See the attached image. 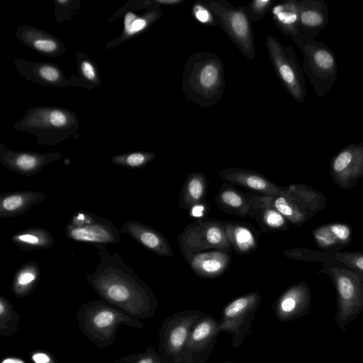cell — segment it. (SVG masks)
Returning a JSON list of instances; mask_svg holds the SVG:
<instances>
[{
    "instance_id": "4fadbf2b",
    "label": "cell",
    "mask_w": 363,
    "mask_h": 363,
    "mask_svg": "<svg viewBox=\"0 0 363 363\" xmlns=\"http://www.w3.org/2000/svg\"><path fill=\"white\" fill-rule=\"evenodd\" d=\"M12 62L18 74L26 80L38 83L42 86L67 87L69 86L83 87L88 86L78 76L72 74L68 79L61 68L56 64L48 62L30 61L23 58L12 57Z\"/></svg>"
},
{
    "instance_id": "5bb4252c",
    "label": "cell",
    "mask_w": 363,
    "mask_h": 363,
    "mask_svg": "<svg viewBox=\"0 0 363 363\" xmlns=\"http://www.w3.org/2000/svg\"><path fill=\"white\" fill-rule=\"evenodd\" d=\"M220 333L219 321L203 313L189 335L182 363H206Z\"/></svg>"
},
{
    "instance_id": "3957f363",
    "label": "cell",
    "mask_w": 363,
    "mask_h": 363,
    "mask_svg": "<svg viewBox=\"0 0 363 363\" xmlns=\"http://www.w3.org/2000/svg\"><path fill=\"white\" fill-rule=\"evenodd\" d=\"M79 119L71 110L60 106L29 108L13 125L18 131L37 138L36 144L52 146L67 139H79Z\"/></svg>"
},
{
    "instance_id": "ab89813d",
    "label": "cell",
    "mask_w": 363,
    "mask_h": 363,
    "mask_svg": "<svg viewBox=\"0 0 363 363\" xmlns=\"http://www.w3.org/2000/svg\"><path fill=\"white\" fill-rule=\"evenodd\" d=\"M315 238L317 242L323 247H330L338 242L329 226L317 230L315 233Z\"/></svg>"
},
{
    "instance_id": "44dd1931",
    "label": "cell",
    "mask_w": 363,
    "mask_h": 363,
    "mask_svg": "<svg viewBox=\"0 0 363 363\" xmlns=\"http://www.w3.org/2000/svg\"><path fill=\"white\" fill-rule=\"evenodd\" d=\"M125 233L150 251L165 257L173 256L169 240L159 230L138 221H127L121 225Z\"/></svg>"
},
{
    "instance_id": "836d02e7",
    "label": "cell",
    "mask_w": 363,
    "mask_h": 363,
    "mask_svg": "<svg viewBox=\"0 0 363 363\" xmlns=\"http://www.w3.org/2000/svg\"><path fill=\"white\" fill-rule=\"evenodd\" d=\"M155 157V153L152 152L135 151L114 155L111 158V162L123 167L136 169L145 167Z\"/></svg>"
},
{
    "instance_id": "f1b7e54d",
    "label": "cell",
    "mask_w": 363,
    "mask_h": 363,
    "mask_svg": "<svg viewBox=\"0 0 363 363\" xmlns=\"http://www.w3.org/2000/svg\"><path fill=\"white\" fill-rule=\"evenodd\" d=\"M11 241L23 252H30L52 247L55 240L46 229L31 227L13 234Z\"/></svg>"
},
{
    "instance_id": "d6a6232c",
    "label": "cell",
    "mask_w": 363,
    "mask_h": 363,
    "mask_svg": "<svg viewBox=\"0 0 363 363\" xmlns=\"http://www.w3.org/2000/svg\"><path fill=\"white\" fill-rule=\"evenodd\" d=\"M20 317L13 306L0 294V335L9 337L18 333Z\"/></svg>"
},
{
    "instance_id": "d6986e66",
    "label": "cell",
    "mask_w": 363,
    "mask_h": 363,
    "mask_svg": "<svg viewBox=\"0 0 363 363\" xmlns=\"http://www.w3.org/2000/svg\"><path fill=\"white\" fill-rule=\"evenodd\" d=\"M184 257L197 276L204 279H216L228 271L232 260V252L211 250Z\"/></svg>"
},
{
    "instance_id": "cb8c5ba5",
    "label": "cell",
    "mask_w": 363,
    "mask_h": 363,
    "mask_svg": "<svg viewBox=\"0 0 363 363\" xmlns=\"http://www.w3.org/2000/svg\"><path fill=\"white\" fill-rule=\"evenodd\" d=\"M218 208L240 217L248 216L253 201L250 193H244L233 184L224 182L214 199Z\"/></svg>"
},
{
    "instance_id": "f546056e",
    "label": "cell",
    "mask_w": 363,
    "mask_h": 363,
    "mask_svg": "<svg viewBox=\"0 0 363 363\" xmlns=\"http://www.w3.org/2000/svg\"><path fill=\"white\" fill-rule=\"evenodd\" d=\"M40 275L41 269L36 262L31 260L22 264L15 272L11 286L16 297L29 296L38 284Z\"/></svg>"
},
{
    "instance_id": "4dcf8cb0",
    "label": "cell",
    "mask_w": 363,
    "mask_h": 363,
    "mask_svg": "<svg viewBox=\"0 0 363 363\" xmlns=\"http://www.w3.org/2000/svg\"><path fill=\"white\" fill-rule=\"evenodd\" d=\"M269 205L279 212L287 220L298 225L304 221L303 208L284 191L279 194L267 196L261 194Z\"/></svg>"
},
{
    "instance_id": "30bf717a",
    "label": "cell",
    "mask_w": 363,
    "mask_h": 363,
    "mask_svg": "<svg viewBox=\"0 0 363 363\" xmlns=\"http://www.w3.org/2000/svg\"><path fill=\"white\" fill-rule=\"evenodd\" d=\"M184 257L211 250L233 252L223 221L206 219L187 225L178 235Z\"/></svg>"
},
{
    "instance_id": "8fae6325",
    "label": "cell",
    "mask_w": 363,
    "mask_h": 363,
    "mask_svg": "<svg viewBox=\"0 0 363 363\" xmlns=\"http://www.w3.org/2000/svg\"><path fill=\"white\" fill-rule=\"evenodd\" d=\"M121 233L111 220L84 211L74 212L65 229L69 240L96 247L118 243Z\"/></svg>"
},
{
    "instance_id": "1f68e13d",
    "label": "cell",
    "mask_w": 363,
    "mask_h": 363,
    "mask_svg": "<svg viewBox=\"0 0 363 363\" xmlns=\"http://www.w3.org/2000/svg\"><path fill=\"white\" fill-rule=\"evenodd\" d=\"M75 58L78 77L86 84L88 89L92 91L95 87H100L102 84V79L98 65L94 60L82 51L75 54Z\"/></svg>"
},
{
    "instance_id": "d4e9b609",
    "label": "cell",
    "mask_w": 363,
    "mask_h": 363,
    "mask_svg": "<svg viewBox=\"0 0 363 363\" xmlns=\"http://www.w3.org/2000/svg\"><path fill=\"white\" fill-rule=\"evenodd\" d=\"M250 194L253 203L248 216L258 223L263 233L285 230L288 228V220L265 201L261 194Z\"/></svg>"
},
{
    "instance_id": "484cf974",
    "label": "cell",
    "mask_w": 363,
    "mask_h": 363,
    "mask_svg": "<svg viewBox=\"0 0 363 363\" xmlns=\"http://www.w3.org/2000/svg\"><path fill=\"white\" fill-rule=\"evenodd\" d=\"M233 250L238 255H248L259 247L257 230L248 223L223 221Z\"/></svg>"
},
{
    "instance_id": "6da1fadb",
    "label": "cell",
    "mask_w": 363,
    "mask_h": 363,
    "mask_svg": "<svg viewBox=\"0 0 363 363\" xmlns=\"http://www.w3.org/2000/svg\"><path fill=\"white\" fill-rule=\"evenodd\" d=\"M100 262L86 279L99 297L127 314L145 319L155 315L158 301L133 268L106 246L96 247Z\"/></svg>"
},
{
    "instance_id": "8992f818",
    "label": "cell",
    "mask_w": 363,
    "mask_h": 363,
    "mask_svg": "<svg viewBox=\"0 0 363 363\" xmlns=\"http://www.w3.org/2000/svg\"><path fill=\"white\" fill-rule=\"evenodd\" d=\"M214 13L218 24L239 51L248 60H254L255 48L252 23L242 6L235 7L225 0H203Z\"/></svg>"
},
{
    "instance_id": "d590c367",
    "label": "cell",
    "mask_w": 363,
    "mask_h": 363,
    "mask_svg": "<svg viewBox=\"0 0 363 363\" xmlns=\"http://www.w3.org/2000/svg\"><path fill=\"white\" fill-rule=\"evenodd\" d=\"M115 363H162L161 355L155 348L147 347L144 352L115 359Z\"/></svg>"
},
{
    "instance_id": "4316f807",
    "label": "cell",
    "mask_w": 363,
    "mask_h": 363,
    "mask_svg": "<svg viewBox=\"0 0 363 363\" xmlns=\"http://www.w3.org/2000/svg\"><path fill=\"white\" fill-rule=\"evenodd\" d=\"M299 0H286L274 4L272 19L277 28L291 40L301 34L298 23Z\"/></svg>"
},
{
    "instance_id": "bcb514c9",
    "label": "cell",
    "mask_w": 363,
    "mask_h": 363,
    "mask_svg": "<svg viewBox=\"0 0 363 363\" xmlns=\"http://www.w3.org/2000/svg\"><path fill=\"white\" fill-rule=\"evenodd\" d=\"M216 363H236V362H233L228 361V362H216Z\"/></svg>"
},
{
    "instance_id": "e0dca14e",
    "label": "cell",
    "mask_w": 363,
    "mask_h": 363,
    "mask_svg": "<svg viewBox=\"0 0 363 363\" xmlns=\"http://www.w3.org/2000/svg\"><path fill=\"white\" fill-rule=\"evenodd\" d=\"M311 294L304 283L294 284L284 291L274 302L272 311L282 323L305 315L310 308Z\"/></svg>"
},
{
    "instance_id": "7a4b0ae2",
    "label": "cell",
    "mask_w": 363,
    "mask_h": 363,
    "mask_svg": "<svg viewBox=\"0 0 363 363\" xmlns=\"http://www.w3.org/2000/svg\"><path fill=\"white\" fill-rule=\"evenodd\" d=\"M225 86L222 60L216 54L199 51L186 60L182 88L185 97L201 107L216 104L223 97Z\"/></svg>"
},
{
    "instance_id": "9c48e42d",
    "label": "cell",
    "mask_w": 363,
    "mask_h": 363,
    "mask_svg": "<svg viewBox=\"0 0 363 363\" xmlns=\"http://www.w3.org/2000/svg\"><path fill=\"white\" fill-rule=\"evenodd\" d=\"M161 6L154 0H130L118 8L110 17L108 23L123 19V30L117 38L105 45L106 50L116 48L146 32L162 16Z\"/></svg>"
},
{
    "instance_id": "2e32d148",
    "label": "cell",
    "mask_w": 363,
    "mask_h": 363,
    "mask_svg": "<svg viewBox=\"0 0 363 363\" xmlns=\"http://www.w3.org/2000/svg\"><path fill=\"white\" fill-rule=\"evenodd\" d=\"M335 284L337 291V308L335 320L345 331V326L363 311V287L348 275H339Z\"/></svg>"
},
{
    "instance_id": "f35d334b",
    "label": "cell",
    "mask_w": 363,
    "mask_h": 363,
    "mask_svg": "<svg viewBox=\"0 0 363 363\" xmlns=\"http://www.w3.org/2000/svg\"><path fill=\"white\" fill-rule=\"evenodd\" d=\"M210 209L209 203L205 201L194 204L186 212L189 216L192 218L194 221H200L207 219Z\"/></svg>"
},
{
    "instance_id": "f6af8a7d",
    "label": "cell",
    "mask_w": 363,
    "mask_h": 363,
    "mask_svg": "<svg viewBox=\"0 0 363 363\" xmlns=\"http://www.w3.org/2000/svg\"><path fill=\"white\" fill-rule=\"evenodd\" d=\"M355 265L361 270H363V257L358 258L355 261Z\"/></svg>"
},
{
    "instance_id": "ba28073f",
    "label": "cell",
    "mask_w": 363,
    "mask_h": 363,
    "mask_svg": "<svg viewBox=\"0 0 363 363\" xmlns=\"http://www.w3.org/2000/svg\"><path fill=\"white\" fill-rule=\"evenodd\" d=\"M266 48L280 83L294 100L303 103L307 94L306 79L293 47L283 45L269 34Z\"/></svg>"
},
{
    "instance_id": "74e56055",
    "label": "cell",
    "mask_w": 363,
    "mask_h": 363,
    "mask_svg": "<svg viewBox=\"0 0 363 363\" xmlns=\"http://www.w3.org/2000/svg\"><path fill=\"white\" fill-rule=\"evenodd\" d=\"M194 18L201 24L213 26L218 25L216 16L202 1L196 2L192 7Z\"/></svg>"
},
{
    "instance_id": "7402d4cb",
    "label": "cell",
    "mask_w": 363,
    "mask_h": 363,
    "mask_svg": "<svg viewBox=\"0 0 363 363\" xmlns=\"http://www.w3.org/2000/svg\"><path fill=\"white\" fill-rule=\"evenodd\" d=\"M329 21V10L324 0H299L298 23L301 33L315 38Z\"/></svg>"
},
{
    "instance_id": "7bdbcfd3",
    "label": "cell",
    "mask_w": 363,
    "mask_h": 363,
    "mask_svg": "<svg viewBox=\"0 0 363 363\" xmlns=\"http://www.w3.org/2000/svg\"><path fill=\"white\" fill-rule=\"evenodd\" d=\"M159 6H178L184 2V0H154Z\"/></svg>"
},
{
    "instance_id": "e575fe53",
    "label": "cell",
    "mask_w": 363,
    "mask_h": 363,
    "mask_svg": "<svg viewBox=\"0 0 363 363\" xmlns=\"http://www.w3.org/2000/svg\"><path fill=\"white\" fill-rule=\"evenodd\" d=\"M54 17L59 23L64 21H71L81 8L80 0H53Z\"/></svg>"
},
{
    "instance_id": "277c9868",
    "label": "cell",
    "mask_w": 363,
    "mask_h": 363,
    "mask_svg": "<svg viewBox=\"0 0 363 363\" xmlns=\"http://www.w3.org/2000/svg\"><path fill=\"white\" fill-rule=\"evenodd\" d=\"M76 318L81 332L101 350L115 342L117 330L121 325L136 329L144 328L139 319L101 298L83 303Z\"/></svg>"
},
{
    "instance_id": "ee69618b",
    "label": "cell",
    "mask_w": 363,
    "mask_h": 363,
    "mask_svg": "<svg viewBox=\"0 0 363 363\" xmlns=\"http://www.w3.org/2000/svg\"><path fill=\"white\" fill-rule=\"evenodd\" d=\"M1 363H26L21 359L14 357H8L2 360Z\"/></svg>"
},
{
    "instance_id": "ffe728a7",
    "label": "cell",
    "mask_w": 363,
    "mask_h": 363,
    "mask_svg": "<svg viewBox=\"0 0 363 363\" xmlns=\"http://www.w3.org/2000/svg\"><path fill=\"white\" fill-rule=\"evenodd\" d=\"M15 35L23 45L45 57H60L67 50L65 43L59 38L29 25L19 26Z\"/></svg>"
},
{
    "instance_id": "60d3db41",
    "label": "cell",
    "mask_w": 363,
    "mask_h": 363,
    "mask_svg": "<svg viewBox=\"0 0 363 363\" xmlns=\"http://www.w3.org/2000/svg\"><path fill=\"white\" fill-rule=\"evenodd\" d=\"M329 228L338 242H346L350 236V229L346 225L335 223Z\"/></svg>"
},
{
    "instance_id": "52a82bcc",
    "label": "cell",
    "mask_w": 363,
    "mask_h": 363,
    "mask_svg": "<svg viewBox=\"0 0 363 363\" xmlns=\"http://www.w3.org/2000/svg\"><path fill=\"white\" fill-rule=\"evenodd\" d=\"M203 312L188 310L167 317L162 323L158 337V352L162 363H182L189 335Z\"/></svg>"
},
{
    "instance_id": "ac0fdd59",
    "label": "cell",
    "mask_w": 363,
    "mask_h": 363,
    "mask_svg": "<svg viewBox=\"0 0 363 363\" xmlns=\"http://www.w3.org/2000/svg\"><path fill=\"white\" fill-rule=\"evenodd\" d=\"M218 176L228 184L238 185L262 195L274 196L281 194L284 188L279 186L260 172L240 167L221 169Z\"/></svg>"
},
{
    "instance_id": "83f0119b",
    "label": "cell",
    "mask_w": 363,
    "mask_h": 363,
    "mask_svg": "<svg viewBox=\"0 0 363 363\" xmlns=\"http://www.w3.org/2000/svg\"><path fill=\"white\" fill-rule=\"evenodd\" d=\"M208 182L203 172L189 174L182 184L179 206L188 211L194 204L206 201Z\"/></svg>"
},
{
    "instance_id": "603a6c76",
    "label": "cell",
    "mask_w": 363,
    "mask_h": 363,
    "mask_svg": "<svg viewBox=\"0 0 363 363\" xmlns=\"http://www.w3.org/2000/svg\"><path fill=\"white\" fill-rule=\"evenodd\" d=\"M44 193L33 190L7 192L0 194V218H9L28 212L43 202Z\"/></svg>"
},
{
    "instance_id": "7c38bea8",
    "label": "cell",
    "mask_w": 363,
    "mask_h": 363,
    "mask_svg": "<svg viewBox=\"0 0 363 363\" xmlns=\"http://www.w3.org/2000/svg\"><path fill=\"white\" fill-rule=\"evenodd\" d=\"M261 295L252 291L226 303L219 320V330L231 335V345L238 347L246 337L253 333L252 323L261 302Z\"/></svg>"
},
{
    "instance_id": "9a60e30c",
    "label": "cell",
    "mask_w": 363,
    "mask_h": 363,
    "mask_svg": "<svg viewBox=\"0 0 363 363\" xmlns=\"http://www.w3.org/2000/svg\"><path fill=\"white\" fill-rule=\"evenodd\" d=\"M62 152H37L9 149L0 143V162L11 172L23 176H33L48 164L60 160Z\"/></svg>"
},
{
    "instance_id": "8d00e7d4",
    "label": "cell",
    "mask_w": 363,
    "mask_h": 363,
    "mask_svg": "<svg viewBox=\"0 0 363 363\" xmlns=\"http://www.w3.org/2000/svg\"><path fill=\"white\" fill-rule=\"evenodd\" d=\"M274 4L273 0H255L250 1L246 12L251 23L262 19Z\"/></svg>"
},
{
    "instance_id": "b9f144b4",
    "label": "cell",
    "mask_w": 363,
    "mask_h": 363,
    "mask_svg": "<svg viewBox=\"0 0 363 363\" xmlns=\"http://www.w3.org/2000/svg\"><path fill=\"white\" fill-rule=\"evenodd\" d=\"M29 354L34 363H57L55 357L47 351L34 350Z\"/></svg>"
},
{
    "instance_id": "5b68a950",
    "label": "cell",
    "mask_w": 363,
    "mask_h": 363,
    "mask_svg": "<svg viewBox=\"0 0 363 363\" xmlns=\"http://www.w3.org/2000/svg\"><path fill=\"white\" fill-rule=\"evenodd\" d=\"M292 41L303 54L301 68L313 88L315 96H324L330 92L337 77V64L335 54L323 43L302 33Z\"/></svg>"
}]
</instances>
